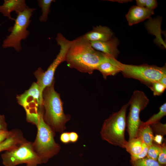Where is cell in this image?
I'll return each instance as SVG.
<instances>
[{
    "label": "cell",
    "mask_w": 166,
    "mask_h": 166,
    "mask_svg": "<svg viewBox=\"0 0 166 166\" xmlns=\"http://www.w3.org/2000/svg\"><path fill=\"white\" fill-rule=\"evenodd\" d=\"M43 113V108L42 107L36 126L37 136L32 142L33 149L42 164L47 163L50 159L58 154L61 149V146L55 140V132L44 121Z\"/></svg>",
    "instance_id": "obj_3"
},
{
    "label": "cell",
    "mask_w": 166,
    "mask_h": 166,
    "mask_svg": "<svg viewBox=\"0 0 166 166\" xmlns=\"http://www.w3.org/2000/svg\"><path fill=\"white\" fill-rule=\"evenodd\" d=\"M161 149V145H159L153 142L152 145L148 147L146 157L157 161L158 156Z\"/></svg>",
    "instance_id": "obj_22"
},
{
    "label": "cell",
    "mask_w": 166,
    "mask_h": 166,
    "mask_svg": "<svg viewBox=\"0 0 166 166\" xmlns=\"http://www.w3.org/2000/svg\"><path fill=\"white\" fill-rule=\"evenodd\" d=\"M129 105L128 102L104 121L100 132L103 140L113 145L125 148L127 142L125 138L126 113Z\"/></svg>",
    "instance_id": "obj_4"
},
{
    "label": "cell",
    "mask_w": 166,
    "mask_h": 166,
    "mask_svg": "<svg viewBox=\"0 0 166 166\" xmlns=\"http://www.w3.org/2000/svg\"><path fill=\"white\" fill-rule=\"evenodd\" d=\"M143 142L140 138L136 137L127 141L125 148L130 155V157L136 156L142 151Z\"/></svg>",
    "instance_id": "obj_18"
},
{
    "label": "cell",
    "mask_w": 166,
    "mask_h": 166,
    "mask_svg": "<svg viewBox=\"0 0 166 166\" xmlns=\"http://www.w3.org/2000/svg\"><path fill=\"white\" fill-rule=\"evenodd\" d=\"M136 1L137 6L144 7L145 0H136Z\"/></svg>",
    "instance_id": "obj_33"
},
{
    "label": "cell",
    "mask_w": 166,
    "mask_h": 166,
    "mask_svg": "<svg viewBox=\"0 0 166 166\" xmlns=\"http://www.w3.org/2000/svg\"><path fill=\"white\" fill-rule=\"evenodd\" d=\"M69 134L70 142L74 143L77 141L79 138V135L76 132H69Z\"/></svg>",
    "instance_id": "obj_31"
},
{
    "label": "cell",
    "mask_w": 166,
    "mask_h": 166,
    "mask_svg": "<svg viewBox=\"0 0 166 166\" xmlns=\"http://www.w3.org/2000/svg\"><path fill=\"white\" fill-rule=\"evenodd\" d=\"M121 72L125 77L137 80L149 87L166 75V67L165 65L160 67L146 64L134 65L122 63Z\"/></svg>",
    "instance_id": "obj_7"
},
{
    "label": "cell",
    "mask_w": 166,
    "mask_h": 166,
    "mask_svg": "<svg viewBox=\"0 0 166 166\" xmlns=\"http://www.w3.org/2000/svg\"><path fill=\"white\" fill-rule=\"evenodd\" d=\"M166 115V103H164L159 108V111L152 116L147 121L143 122L142 125H151L160 122L161 119Z\"/></svg>",
    "instance_id": "obj_20"
},
{
    "label": "cell",
    "mask_w": 166,
    "mask_h": 166,
    "mask_svg": "<svg viewBox=\"0 0 166 166\" xmlns=\"http://www.w3.org/2000/svg\"><path fill=\"white\" fill-rule=\"evenodd\" d=\"M149 87L153 92L154 96L161 95L166 88V86L163 85L160 82L153 83Z\"/></svg>",
    "instance_id": "obj_23"
},
{
    "label": "cell",
    "mask_w": 166,
    "mask_h": 166,
    "mask_svg": "<svg viewBox=\"0 0 166 166\" xmlns=\"http://www.w3.org/2000/svg\"><path fill=\"white\" fill-rule=\"evenodd\" d=\"M38 165L35 164H26V166H37Z\"/></svg>",
    "instance_id": "obj_35"
},
{
    "label": "cell",
    "mask_w": 166,
    "mask_h": 166,
    "mask_svg": "<svg viewBox=\"0 0 166 166\" xmlns=\"http://www.w3.org/2000/svg\"><path fill=\"white\" fill-rule=\"evenodd\" d=\"M35 10L27 6L22 12L17 14L13 26L9 29L10 34L3 41V48L13 47L18 52L21 50V41L26 39L30 34L27 29L31 22L33 12Z\"/></svg>",
    "instance_id": "obj_6"
},
{
    "label": "cell",
    "mask_w": 166,
    "mask_h": 166,
    "mask_svg": "<svg viewBox=\"0 0 166 166\" xmlns=\"http://www.w3.org/2000/svg\"><path fill=\"white\" fill-rule=\"evenodd\" d=\"M54 81L43 92V119L54 132L62 133L66 129V124L71 116L64 113L63 103L60 94L54 89Z\"/></svg>",
    "instance_id": "obj_2"
},
{
    "label": "cell",
    "mask_w": 166,
    "mask_h": 166,
    "mask_svg": "<svg viewBox=\"0 0 166 166\" xmlns=\"http://www.w3.org/2000/svg\"><path fill=\"white\" fill-rule=\"evenodd\" d=\"M90 42L91 46L95 50L116 59L119 53L117 49L118 41L116 38L113 37L105 41Z\"/></svg>",
    "instance_id": "obj_12"
},
{
    "label": "cell",
    "mask_w": 166,
    "mask_h": 166,
    "mask_svg": "<svg viewBox=\"0 0 166 166\" xmlns=\"http://www.w3.org/2000/svg\"><path fill=\"white\" fill-rule=\"evenodd\" d=\"M109 56L94 49L82 35L71 41L65 61L70 68L91 74Z\"/></svg>",
    "instance_id": "obj_1"
},
{
    "label": "cell",
    "mask_w": 166,
    "mask_h": 166,
    "mask_svg": "<svg viewBox=\"0 0 166 166\" xmlns=\"http://www.w3.org/2000/svg\"><path fill=\"white\" fill-rule=\"evenodd\" d=\"M157 6V2L155 0H145L144 7L150 10H153Z\"/></svg>",
    "instance_id": "obj_27"
},
{
    "label": "cell",
    "mask_w": 166,
    "mask_h": 166,
    "mask_svg": "<svg viewBox=\"0 0 166 166\" xmlns=\"http://www.w3.org/2000/svg\"><path fill=\"white\" fill-rule=\"evenodd\" d=\"M161 149L157 159V161L160 164H166V144L165 140H164L161 144Z\"/></svg>",
    "instance_id": "obj_25"
},
{
    "label": "cell",
    "mask_w": 166,
    "mask_h": 166,
    "mask_svg": "<svg viewBox=\"0 0 166 166\" xmlns=\"http://www.w3.org/2000/svg\"><path fill=\"white\" fill-rule=\"evenodd\" d=\"M154 136L150 126L142 125L139 128L136 136V137L140 138L143 142L148 147L152 144Z\"/></svg>",
    "instance_id": "obj_17"
},
{
    "label": "cell",
    "mask_w": 166,
    "mask_h": 166,
    "mask_svg": "<svg viewBox=\"0 0 166 166\" xmlns=\"http://www.w3.org/2000/svg\"><path fill=\"white\" fill-rule=\"evenodd\" d=\"M56 40L57 45L60 47L59 52L56 58L45 71L44 72L40 67L34 73L37 80L36 83L42 98L44 89L50 85L54 81V74L57 68L61 63L65 61L71 41L66 39L61 33L57 34Z\"/></svg>",
    "instance_id": "obj_5"
},
{
    "label": "cell",
    "mask_w": 166,
    "mask_h": 166,
    "mask_svg": "<svg viewBox=\"0 0 166 166\" xmlns=\"http://www.w3.org/2000/svg\"><path fill=\"white\" fill-rule=\"evenodd\" d=\"M113 34L108 27L100 25L93 27L92 30L85 34L83 36L90 42H104L110 39Z\"/></svg>",
    "instance_id": "obj_13"
},
{
    "label": "cell",
    "mask_w": 166,
    "mask_h": 166,
    "mask_svg": "<svg viewBox=\"0 0 166 166\" xmlns=\"http://www.w3.org/2000/svg\"><path fill=\"white\" fill-rule=\"evenodd\" d=\"M7 126L4 116L0 114V131L7 130Z\"/></svg>",
    "instance_id": "obj_30"
},
{
    "label": "cell",
    "mask_w": 166,
    "mask_h": 166,
    "mask_svg": "<svg viewBox=\"0 0 166 166\" xmlns=\"http://www.w3.org/2000/svg\"><path fill=\"white\" fill-rule=\"evenodd\" d=\"M27 141L20 130H11L9 136L0 143V152L14 148Z\"/></svg>",
    "instance_id": "obj_14"
},
{
    "label": "cell",
    "mask_w": 166,
    "mask_h": 166,
    "mask_svg": "<svg viewBox=\"0 0 166 166\" xmlns=\"http://www.w3.org/2000/svg\"><path fill=\"white\" fill-rule=\"evenodd\" d=\"M153 132L156 135H160L163 136L166 134V124H163L160 122L150 125Z\"/></svg>",
    "instance_id": "obj_24"
},
{
    "label": "cell",
    "mask_w": 166,
    "mask_h": 166,
    "mask_svg": "<svg viewBox=\"0 0 166 166\" xmlns=\"http://www.w3.org/2000/svg\"><path fill=\"white\" fill-rule=\"evenodd\" d=\"M121 63L116 58L109 56L105 61L101 62L98 66L97 69L106 79L109 76H114L121 71Z\"/></svg>",
    "instance_id": "obj_15"
},
{
    "label": "cell",
    "mask_w": 166,
    "mask_h": 166,
    "mask_svg": "<svg viewBox=\"0 0 166 166\" xmlns=\"http://www.w3.org/2000/svg\"><path fill=\"white\" fill-rule=\"evenodd\" d=\"M163 140V136L156 134L154 136L153 142L159 145H161L164 141Z\"/></svg>",
    "instance_id": "obj_32"
},
{
    "label": "cell",
    "mask_w": 166,
    "mask_h": 166,
    "mask_svg": "<svg viewBox=\"0 0 166 166\" xmlns=\"http://www.w3.org/2000/svg\"><path fill=\"white\" fill-rule=\"evenodd\" d=\"M154 14L153 10L138 6H133L126 15L128 25H132L143 21Z\"/></svg>",
    "instance_id": "obj_11"
},
{
    "label": "cell",
    "mask_w": 166,
    "mask_h": 166,
    "mask_svg": "<svg viewBox=\"0 0 166 166\" xmlns=\"http://www.w3.org/2000/svg\"><path fill=\"white\" fill-rule=\"evenodd\" d=\"M132 166H166L159 164L157 160L146 157L144 158L135 160H130Z\"/></svg>",
    "instance_id": "obj_21"
},
{
    "label": "cell",
    "mask_w": 166,
    "mask_h": 166,
    "mask_svg": "<svg viewBox=\"0 0 166 166\" xmlns=\"http://www.w3.org/2000/svg\"><path fill=\"white\" fill-rule=\"evenodd\" d=\"M1 156L5 166H16L22 164L37 165L42 164L33 149L32 142L28 141L17 147L5 151Z\"/></svg>",
    "instance_id": "obj_8"
},
{
    "label": "cell",
    "mask_w": 166,
    "mask_h": 166,
    "mask_svg": "<svg viewBox=\"0 0 166 166\" xmlns=\"http://www.w3.org/2000/svg\"><path fill=\"white\" fill-rule=\"evenodd\" d=\"M38 5L41 8L42 14L39 18V20L41 22H46L47 19L48 15L50 11V8L52 2H55L54 0H37Z\"/></svg>",
    "instance_id": "obj_19"
},
{
    "label": "cell",
    "mask_w": 166,
    "mask_h": 166,
    "mask_svg": "<svg viewBox=\"0 0 166 166\" xmlns=\"http://www.w3.org/2000/svg\"><path fill=\"white\" fill-rule=\"evenodd\" d=\"M149 99L141 91H135L128 102L129 111L126 118L127 131L130 140L136 137L138 129L143 122L140 118V113L147 106Z\"/></svg>",
    "instance_id": "obj_9"
},
{
    "label": "cell",
    "mask_w": 166,
    "mask_h": 166,
    "mask_svg": "<svg viewBox=\"0 0 166 166\" xmlns=\"http://www.w3.org/2000/svg\"><path fill=\"white\" fill-rule=\"evenodd\" d=\"M27 7L25 0H4L3 5H0V12L10 19L14 20L10 14L15 11L18 14L22 12Z\"/></svg>",
    "instance_id": "obj_16"
},
{
    "label": "cell",
    "mask_w": 166,
    "mask_h": 166,
    "mask_svg": "<svg viewBox=\"0 0 166 166\" xmlns=\"http://www.w3.org/2000/svg\"><path fill=\"white\" fill-rule=\"evenodd\" d=\"M60 139L61 141L64 144H67L70 143L69 132H63L61 133Z\"/></svg>",
    "instance_id": "obj_28"
},
{
    "label": "cell",
    "mask_w": 166,
    "mask_h": 166,
    "mask_svg": "<svg viewBox=\"0 0 166 166\" xmlns=\"http://www.w3.org/2000/svg\"><path fill=\"white\" fill-rule=\"evenodd\" d=\"M148 147L143 142L142 149L141 152L138 155L133 157H130L131 160H135L144 158L146 157Z\"/></svg>",
    "instance_id": "obj_26"
},
{
    "label": "cell",
    "mask_w": 166,
    "mask_h": 166,
    "mask_svg": "<svg viewBox=\"0 0 166 166\" xmlns=\"http://www.w3.org/2000/svg\"><path fill=\"white\" fill-rule=\"evenodd\" d=\"M11 130L0 131V143L6 139L10 135Z\"/></svg>",
    "instance_id": "obj_29"
},
{
    "label": "cell",
    "mask_w": 166,
    "mask_h": 166,
    "mask_svg": "<svg viewBox=\"0 0 166 166\" xmlns=\"http://www.w3.org/2000/svg\"><path fill=\"white\" fill-rule=\"evenodd\" d=\"M16 98L18 103L26 111L27 121L36 126L43 100L37 83H33L29 89L17 95Z\"/></svg>",
    "instance_id": "obj_10"
},
{
    "label": "cell",
    "mask_w": 166,
    "mask_h": 166,
    "mask_svg": "<svg viewBox=\"0 0 166 166\" xmlns=\"http://www.w3.org/2000/svg\"><path fill=\"white\" fill-rule=\"evenodd\" d=\"M159 82L166 86V75L162 77Z\"/></svg>",
    "instance_id": "obj_34"
}]
</instances>
